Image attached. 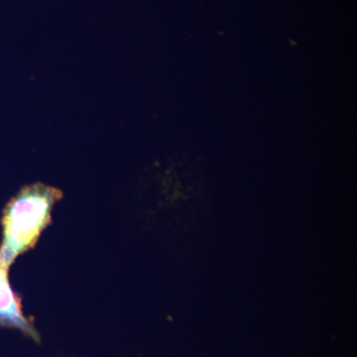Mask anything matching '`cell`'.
Here are the masks:
<instances>
[{"label": "cell", "instance_id": "cell-1", "mask_svg": "<svg viewBox=\"0 0 357 357\" xmlns=\"http://www.w3.org/2000/svg\"><path fill=\"white\" fill-rule=\"evenodd\" d=\"M57 188L36 183L25 185L6 204L2 217L0 262L9 267L36 244L51 222L54 206L62 199Z\"/></svg>", "mask_w": 357, "mask_h": 357}, {"label": "cell", "instance_id": "cell-2", "mask_svg": "<svg viewBox=\"0 0 357 357\" xmlns=\"http://www.w3.org/2000/svg\"><path fill=\"white\" fill-rule=\"evenodd\" d=\"M8 268L0 262V326L20 330L39 342V333L23 314L20 296L11 287Z\"/></svg>", "mask_w": 357, "mask_h": 357}]
</instances>
